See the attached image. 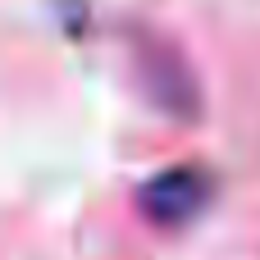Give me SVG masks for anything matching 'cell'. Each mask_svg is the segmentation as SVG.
I'll list each match as a JSON object with an SVG mask.
<instances>
[{
	"mask_svg": "<svg viewBox=\"0 0 260 260\" xmlns=\"http://www.w3.org/2000/svg\"><path fill=\"white\" fill-rule=\"evenodd\" d=\"M210 201V178L201 169H165L142 187V210L155 224H183Z\"/></svg>",
	"mask_w": 260,
	"mask_h": 260,
	"instance_id": "6da1fadb",
	"label": "cell"
}]
</instances>
